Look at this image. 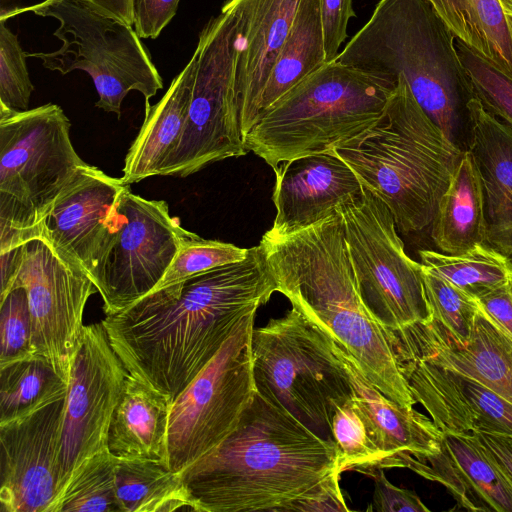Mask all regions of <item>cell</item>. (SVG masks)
I'll return each mask as SVG.
<instances>
[{"instance_id":"cell-1","label":"cell","mask_w":512,"mask_h":512,"mask_svg":"<svg viewBox=\"0 0 512 512\" xmlns=\"http://www.w3.org/2000/svg\"><path fill=\"white\" fill-rule=\"evenodd\" d=\"M274 292L259 244L246 259L152 290L101 323L128 373L172 404Z\"/></svg>"},{"instance_id":"cell-2","label":"cell","mask_w":512,"mask_h":512,"mask_svg":"<svg viewBox=\"0 0 512 512\" xmlns=\"http://www.w3.org/2000/svg\"><path fill=\"white\" fill-rule=\"evenodd\" d=\"M340 453L258 391L237 427L181 473L198 512H288L340 480Z\"/></svg>"},{"instance_id":"cell-3","label":"cell","mask_w":512,"mask_h":512,"mask_svg":"<svg viewBox=\"0 0 512 512\" xmlns=\"http://www.w3.org/2000/svg\"><path fill=\"white\" fill-rule=\"evenodd\" d=\"M260 246L277 292L341 344L386 397L413 407L389 331L360 297L341 214L289 234L267 231Z\"/></svg>"},{"instance_id":"cell-4","label":"cell","mask_w":512,"mask_h":512,"mask_svg":"<svg viewBox=\"0 0 512 512\" xmlns=\"http://www.w3.org/2000/svg\"><path fill=\"white\" fill-rule=\"evenodd\" d=\"M455 41L427 0H380L334 61L393 82L402 75L424 112L466 152L476 95Z\"/></svg>"},{"instance_id":"cell-5","label":"cell","mask_w":512,"mask_h":512,"mask_svg":"<svg viewBox=\"0 0 512 512\" xmlns=\"http://www.w3.org/2000/svg\"><path fill=\"white\" fill-rule=\"evenodd\" d=\"M331 152L387 205L403 233L431 225L465 154L420 107L402 75L378 122Z\"/></svg>"},{"instance_id":"cell-6","label":"cell","mask_w":512,"mask_h":512,"mask_svg":"<svg viewBox=\"0 0 512 512\" xmlns=\"http://www.w3.org/2000/svg\"><path fill=\"white\" fill-rule=\"evenodd\" d=\"M397 82L336 61L325 63L273 103L244 138L273 169L329 153L371 129Z\"/></svg>"},{"instance_id":"cell-7","label":"cell","mask_w":512,"mask_h":512,"mask_svg":"<svg viewBox=\"0 0 512 512\" xmlns=\"http://www.w3.org/2000/svg\"><path fill=\"white\" fill-rule=\"evenodd\" d=\"M63 109L0 115V253L40 238L56 199L85 164Z\"/></svg>"},{"instance_id":"cell-8","label":"cell","mask_w":512,"mask_h":512,"mask_svg":"<svg viewBox=\"0 0 512 512\" xmlns=\"http://www.w3.org/2000/svg\"><path fill=\"white\" fill-rule=\"evenodd\" d=\"M251 353L257 391L333 440L334 413L352 387L330 335L292 307L253 329Z\"/></svg>"},{"instance_id":"cell-9","label":"cell","mask_w":512,"mask_h":512,"mask_svg":"<svg viewBox=\"0 0 512 512\" xmlns=\"http://www.w3.org/2000/svg\"><path fill=\"white\" fill-rule=\"evenodd\" d=\"M23 12L58 20L54 35L62 46L52 52L26 53L42 65L66 75L74 70L88 73L99 99L95 106L121 117V105L132 90L145 97V104L163 88V80L135 29L101 14L81 0H44L10 11L0 20Z\"/></svg>"},{"instance_id":"cell-10","label":"cell","mask_w":512,"mask_h":512,"mask_svg":"<svg viewBox=\"0 0 512 512\" xmlns=\"http://www.w3.org/2000/svg\"><path fill=\"white\" fill-rule=\"evenodd\" d=\"M237 44L236 17L223 4L199 33L188 116L162 176L184 178L214 162L248 153L234 85Z\"/></svg>"},{"instance_id":"cell-11","label":"cell","mask_w":512,"mask_h":512,"mask_svg":"<svg viewBox=\"0 0 512 512\" xmlns=\"http://www.w3.org/2000/svg\"><path fill=\"white\" fill-rule=\"evenodd\" d=\"M255 314L245 316L171 404L166 464L172 471L181 474L216 450L253 401L257 392L251 353Z\"/></svg>"},{"instance_id":"cell-12","label":"cell","mask_w":512,"mask_h":512,"mask_svg":"<svg viewBox=\"0 0 512 512\" xmlns=\"http://www.w3.org/2000/svg\"><path fill=\"white\" fill-rule=\"evenodd\" d=\"M337 211L359 294L371 314L389 331L427 320L422 264L406 254L387 205L363 187L358 198Z\"/></svg>"},{"instance_id":"cell-13","label":"cell","mask_w":512,"mask_h":512,"mask_svg":"<svg viewBox=\"0 0 512 512\" xmlns=\"http://www.w3.org/2000/svg\"><path fill=\"white\" fill-rule=\"evenodd\" d=\"M172 217L164 200H148L125 185L106 221L104 237L89 278L115 314L152 291L183 242L192 235Z\"/></svg>"},{"instance_id":"cell-14","label":"cell","mask_w":512,"mask_h":512,"mask_svg":"<svg viewBox=\"0 0 512 512\" xmlns=\"http://www.w3.org/2000/svg\"><path fill=\"white\" fill-rule=\"evenodd\" d=\"M15 287L27 293L35 356L46 360L68 385L85 326V306L97 288L41 238L22 245L11 290Z\"/></svg>"},{"instance_id":"cell-15","label":"cell","mask_w":512,"mask_h":512,"mask_svg":"<svg viewBox=\"0 0 512 512\" xmlns=\"http://www.w3.org/2000/svg\"><path fill=\"white\" fill-rule=\"evenodd\" d=\"M128 375L103 324L85 325L71 363L65 399L58 493L83 461L109 451L110 423Z\"/></svg>"},{"instance_id":"cell-16","label":"cell","mask_w":512,"mask_h":512,"mask_svg":"<svg viewBox=\"0 0 512 512\" xmlns=\"http://www.w3.org/2000/svg\"><path fill=\"white\" fill-rule=\"evenodd\" d=\"M65 399L0 424L2 512H47L57 496Z\"/></svg>"},{"instance_id":"cell-17","label":"cell","mask_w":512,"mask_h":512,"mask_svg":"<svg viewBox=\"0 0 512 512\" xmlns=\"http://www.w3.org/2000/svg\"><path fill=\"white\" fill-rule=\"evenodd\" d=\"M389 339L395 353L464 374L512 404V338L481 306L465 342L454 338L431 316L404 329L389 331Z\"/></svg>"},{"instance_id":"cell-18","label":"cell","mask_w":512,"mask_h":512,"mask_svg":"<svg viewBox=\"0 0 512 512\" xmlns=\"http://www.w3.org/2000/svg\"><path fill=\"white\" fill-rule=\"evenodd\" d=\"M416 403L443 432L512 437V404L464 374L395 353Z\"/></svg>"},{"instance_id":"cell-19","label":"cell","mask_w":512,"mask_h":512,"mask_svg":"<svg viewBox=\"0 0 512 512\" xmlns=\"http://www.w3.org/2000/svg\"><path fill=\"white\" fill-rule=\"evenodd\" d=\"M96 166H80L46 217L41 239L88 276L96 262L106 221L125 187Z\"/></svg>"},{"instance_id":"cell-20","label":"cell","mask_w":512,"mask_h":512,"mask_svg":"<svg viewBox=\"0 0 512 512\" xmlns=\"http://www.w3.org/2000/svg\"><path fill=\"white\" fill-rule=\"evenodd\" d=\"M272 233L289 234L316 224L362 194L351 168L333 152L303 156L274 169Z\"/></svg>"},{"instance_id":"cell-21","label":"cell","mask_w":512,"mask_h":512,"mask_svg":"<svg viewBox=\"0 0 512 512\" xmlns=\"http://www.w3.org/2000/svg\"><path fill=\"white\" fill-rule=\"evenodd\" d=\"M405 468L443 485L465 510L512 512V482L476 434L443 432L439 452L409 457Z\"/></svg>"},{"instance_id":"cell-22","label":"cell","mask_w":512,"mask_h":512,"mask_svg":"<svg viewBox=\"0 0 512 512\" xmlns=\"http://www.w3.org/2000/svg\"><path fill=\"white\" fill-rule=\"evenodd\" d=\"M300 0H228L236 17L234 85L243 137L257 121L267 79L285 42Z\"/></svg>"},{"instance_id":"cell-23","label":"cell","mask_w":512,"mask_h":512,"mask_svg":"<svg viewBox=\"0 0 512 512\" xmlns=\"http://www.w3.org/2000/svg\"><path fill=\"white\" fill-rule=\"evenodd\" d=\"M332 341L348 376L353 397L385 454L386 468H405L409 457L439 452L443 431L433 420L413 407L401 406L386 397L368 380L354 357L333 338Z\"/></svg>"},{"instance_id":"cell-24","label":"cell","mask_w":512,"mask_h":512,"mask_svg":"<svg viewBox=\"0 0 512 512\" xmlns=\"http://www.w3.org/2000/svg\"><path fill=\"white\" fill-rule=\"evenodd\" d=\"M197 56L194 53L168 90L154 105L145 104V118L123 167L124 184L138 183L161 171L178 145L188 116Z\"/></svg>"},{"instance_id":"cell-25","label":"cell","mask_w":512,"mask_h":512,"mask_svg":"<svg viewBox=\"0 0 512 512\" xmlns=\"http://www.w3.org/2000/svg\"><path fill=\"white\" fill-rule=\"evenodd\" d=\"M171 404L130 374L110 423L108 450L116 458L167 459Z\"/></svg>"},{"instance_id":"cell-26","label":"cell","mask_w":512,"mask_h":512,"mask_svg":"<svg viewBox=\"0 0 512 512\" xmlns=\"http://www.w3.org/2000/svg\"><path fill=\"white\" fill-rule=\"evenodd\" d=\"M467 152L481 179L488 229L512 222V129L476 98L469 103Z\"/></svg>"},{"instance_id":"cell-27","label":"cell","mask_w":512,"mask_h":512,"mask_svg":"<svg viewBox=\"0 0 512 512\" xmlns=\"http://www.w3.org/2000/svg\"><path fill=\"white\" fill-rule=\"evenodd\" d=\"M430 226L436 247L446 254H461L487 242L483 187L467 151L439 201Z\"/></svg>"},{"instance_id":"cell-28","label":"cell","mask_w":512,"mask_h":512,"mask_svg":"<svg viewBox=\"0 0 512 512\" xmlns=\"http://www.w3.org/2000/svg\"><path fill=\"white\" fill-rule=\"evenodd\" d=\"M457 39L512 78V18L499 0H427Z\"/></svg>"},{"instance_id":"cell-29","label":"cell","mask_w":512,"mask_h":512,"mask_svg":"<svg viewBox=\"0 0 512 512\" xmlns=\"http://www.w3.org/2000/svg\"><path fill=\"white\" fill-rule=\"evenodd\" d=\"M325 63L320 0H300L262 92L257 120L280 97Z\"/></svg>"},{"instance_id":"cell-30","label":"cell","mask_w":512,"mask_h":512,"mask_svg":"<svg viewBox=\"0 0 512 512\" xmlns=\"http://www.w3.org/2000/svg\"><path fill=\"white\" fill-rule=\"evenodd\" d=\"M115 487L121 512L195 511L181 474L162 460L116 458Z\"/></svg>"},{"instance_id":"cell-31","label":"cell","mask_w":512,"mask_h":512,"mask_svg":"<svg viewBox=\"0 0 512 512\" xmlns=\"http://www.w3.org/2000/svg\"><path fill=\"white\" fill-rule=\"evenodd\" d=\"M419 257L429 270L476 299L512 282V258L487 242L461 254L424 249Z\"/></svg>"},{"instance_id":"cell-32","label":"cell","mask_w":512,"mask_h":512,"mask_svg":"<svg viewBox=\"0 0 512 512\" xmlns=\"http://www.w3.org/2000/svg\"><path fill=\"white\" fill-rule=\"evenodd\" d=\"M67 387L54 368L38 356L0 367V424L65 397Z\"/></svg>"},{"instance_id":"cell-33","label":"cell","mask_w":512,"mask_h":512,"mask_svg":"<svg viewBox=\"0 0 512 512\" xmlns=\"http://www.w3.org/2000/svg\"><path fill=\"white\" fill-rule=\"evenodd\" d=\"M116 457L109 451L83 461L47 512H121L115 487Z\"/></svg>"},{"instance_id":"cell-34","label":"cell","mask_w":512,"mask_h":512,"mask_svg":"<svg viewBox=\"0 0 512 512\" xmlns=\"http://www.w3.org/2000/svg\"><path fill=\"white\" fill-rule=\"evenodd\" d=\"M332 439L339 450L343 472L354 470L363 474L374 468H386L385 454L353 392L334 413Z\"/></svg>"},{"instance_id":"cell-35","label":"cell","mask_w":512,"mask_h":512,"mask_svg":"<svg viewBox=\"0 0 512 512\" xmlns=\"http://www.w3.org/2000/svg\"><path fill=\"white\" fill-rule=\"evenodd\" d=\"M430 316L460 342L469 339L480 305L478 300L422 264Z\"/></svg>"},{"instance_id":"cell-36","label":"cell","mask_w":512,"mask_h":512,"mask_svg":"<svg viewBox=\"0 0 512 512\" xmlns=\"http://www.w3.org/2000/svg\"><path fill=\"white\" fill-rule=\"evenodd\" d=\"M249 249L204 239L192 233L180 247L163 278L153 289L163 288L192 275L246 259Z\"/></svg>"},{"instance_id":"cell-37","label":"cell","mask_w":512,"mask_h":512,"mask_svg":"<svg viewBox=\"0 0 512 512\" xmlns=\"http://www.w3.org/2000/svg\"><path fill=\"white\" fill-rule=\"evenodd\" d=\"M456 48L477 99L512 129V78L456 38Z\"/></svg>"},{"instance_id":"cell-38","label":"cell","mask_w":512,"mask_h":512,"mask_svg":"<svg viewBox=\"0 0 512 512\" xmlns=\"http://www.w3.org/2000/svg\"><path fill=\"white\" fill-rule=\"evenodd\" d=\"M0 20V115L29 110L34 86L17 35Z\"/></svg>"},{"instance_id":"cell-39","label":"cell","mask_w":512,"mask_h":512,"mask_svg":"<svg viewBox=\"0 0 512 512\" xmlns=\"http://www.w3.org/2000/svg\"><path fill=\"white\" fill-rule=\"evenodd\" d=\"M26 290L15 287L0 299V367L35 356Z\"/></svg>"},{"instance_id":"cell-40","label":"cell","mask_w":512,"mask_h":512,"mask_svg":"<svg viewBox=\"0 0 512 512\" xmlns=\"http://www.w3.org/2000/svg\"><path fill=\"white\" fill-rule=\"evenodd\" d=\"M363 474L374 480L372 501L369 512H429L419 496L412 490L393 485L386 477L383 468H374Z\"/></svg>"},{"instance_id":"cell-41","label":"cell","mask_w":512,"mask_h":512,"mask_svg":"<svg viewBox=\"0 0 512 512\" xmlns=\"http://www.w3.org/2000/svg\"><path fill=\"white\" fill-rule=\"evenodd\" d=\"M353 0H320L326 62L334 61L347 38V26L355 12Z\"/></svg>"},{"instance_id":"cell-42","label":"cell","mask_w":512,"mask_h":512,"mask_svg":"<svg viewBox=\"0 0 512 512\" xmlns=\"http://www.w3.org/2000/svg\"><path fill=\"white\" fill-rule=\"evenodd\" d=\"M180 0H133L134 29L140 38H157L175 16Z\"/></svg>"},{"instance_id":"cell-43","label":"cell","mask_w":512,"mask_h":512,"mask_svg":"<svg viewBox=\"0 0 512 512\" xmlns=\"http://www.w3.org/2000/svg\"><path fill=\"white\" fill-rule=\"evenodd\" d=\"M485 313L512 338L511 284L477 299Z\"/></svg>"},{"instance_id":"cell-44","label":"cell","mask_w":512,"mask_h":512,"mask_svg":"<svg viewBox=\"0 0 512 512\" xmlns=\"http://www.w3.org/2000/svg\"><path fill=\"white\" fill-rule=\"evenodd\" d=\"M479 440L492 452L512 482V437L502 434L478 433Z\"/></svg>"},{"instance_id":"cell-45","label":"cell","mask_w":512,"mask_h":512,"mask_svg":"<svg viewBox=\"0 0 512 512\" xmlns=\"http://www.w3.org/2000/svg\"><path fill=\"white\" fill-rule=\"evenodd\" d=\"M22 245L9 251L0 253L1 263V291L0 299L10 290L16 276L21 259Z\"/></svg>"},{"instance_id":"cell-46","label":"cell","mask_w":512,"mask_h":512,"mask_svg":"<svg viewBox=\"0 0 512 512\" xmlns=\"http://www.w3.org/2000/svg\"><path fill=\"white\" fill-rule=\"evenodd\" d=\"M487 243L512 257V222L504 226L489 228Z\"/></svg>"},{"instance_id":"cell-47","label":"cell","mask_w":512,"mask_h":512,"mask_svg":"<svg viewBox=\"0 0 512 512\" xmlns=\"http://www.w3.org/2000/svg\"><path fill=\"white\" fill-rule=\"evenodd\" d=\"M504 12L512 18V0H499Z\"/></svg>"},{"instance_id":"cell-48","label":"cell","mask_w":512,"mask_h":512,"mask_svg":"<svg viewBox=\"0 0 512 512\" xmlns=\"http://www.w3.org/2000/svg\"><path fill=\"white\" fill-rule=\"evenodd\" d=\"M6 3H7V0H1L0 9L3 8Z\"/></svg>"},{"instance_id":"cell-49","label":"cell","mask_w":512,"mask_h":512,"mask_svg":"<svg viewBox=\"0 0 512 512\" xmlns=\"http://www.w3.org/2000/svg\"><path fill=\"white\" fill-rule=\"evenodd\" d=\"M511 291H512V282H511Z\"/></svg>"}]
</instances>
